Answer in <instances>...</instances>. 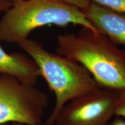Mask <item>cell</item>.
<instances>
[{
	"instance_id": "30bf717a",
	"label": "cell",
	"mask_w": 125,
	"mask_h": 125,
	"mask_svg": "<svg viewBox=\"0 0 125 125\" xmlns=\"http://www.w3.org/2000/svg\"><path fill=\"white\" fill-rule=\"evenodd\" d=\"M54 1L71 5L81 9V10H83L86 8L90 2L89 0H54Z\"/></svg>"
},
{
	"instance_id": "277c9868",
	"label": "cell",
	"mask_w": 125,
	"mask_h": 125,
	"mask_svg": "<svg viewBox=\"0 0 125 125\" xmlns=\"http://www.w3.org/2000/svg\"><path fill=\"white\" fill-rule=\"evenodd\" d=\"M48 104L49 97L44 92L13 76L0 74V125H41Z\"/></svg>"
},
{
	"instance_id": "ba28073f",
	"label": "cell",
	"mask_w": 125,
	"mask_h": 125,
	"mask_svg": "<svg viewBox=\"0 0 125 125\" xmlns=\"http://www.w3.org/2000/svg\"><path fill=\"white\" fill-rule=\"evenodd\" d=\"M115 11L125 13V0H89Z\"/></svg>"
},
{
	"instance_id": "5b68a950",
	"label": "cell",
	"mask_w": 125,
	"mask_h": 125,
	"mask_svg": "<svg viewBox=\"0 0 125 125\" xmlns=\"http://www.w3.org/2000/svg\"><path fill=\"white\" fill-rule=\"evenodd\" d=\"M118 90L98 87L67 102L53 125H107L115 115Z\"/></svg>"
},
{
	"instance_id": "8992f818",
	"label": "cell",
	"mask_w": 125,
	"mask_h": 125,
	"mask_svg": "<svg viewBox=\"0 0 125 125\" xmlns=\"http://www.w3.org/2000/svg\"><path fill=\"white\" fill-rule=\"evenodd\" d=\"M82 11L97 31L116 45H125V13L92 2Z\"/></svg>"
},
{
	"instance_id": "7a4b0ae2",
	"label": "cell",
	"mask_w": 125,
	"mask_h": 125,
	"mask_svg": "<svg viewBox=\"0 0 125 125\" xmlns=\"http://www.w3.org/2000/svg\"><path fill=\"white\" fill-rule=\"evenodd\" d=\"M35 61L41 76L55 94V105L43 125H53L56 117L67 102L98 87L93 76L82 64L47 51L34 40L26 39L17 43Z\"/></svg>"
},
{
	"instance_id": "9c48e42d",
	"label": "cell",
	"mask_w": 125,
	"mask_h": 125,
	"mask_svg": "<svg viewBox=\"0 0 125 125\" xmlns=\"http://www.w3.org/2000/svg\"><path fill=\"white\" fill-rule=\"evenodd\" d=\"M115 115L125 117V90L120 92L115 107Z\"/></svg>"
},
{
	"instance_id": "7c38bea8",
	"label": "cell",
	"mask_w": 125,
	"mask_h": 125,
	"mask_svg": "<svg viewBox=\"0 0 125 125\" xmlns=\"http://www.w3.org/2000/svg\"><path fill=\"white\" fill-rule=\"evenodd\" d=\"M107 125H125V121L120 116H117L113 121L109 122Z\"/></svg>"
},
{
	"instance_id": "8fae6325",
	"label": "cell",
	"mask_w": 125,
	"mask_h": 125,
	"mask_svg": "<svg viewBox=\"0 0 125 125\" xmlns=\"http://www.w3.org/2000/svg\"><path fill=\"white\" fill-rule=\"evenodd\" d=\"M16 0H0V12H7Z\"/></svg>"
},
{
	"instance_id": "52a82bcc",
	"label": "cell",
	"mask_w": 125,
	"mask_h": 125,
	"mask_svg": "<svg viewBox=\"0 0 125 125\" xmlns=\"http://www.w3.org/2000/svg\"><path fill=\"white\" fill-rule=\"evenodd\" d=\"M0 74L13 76L23 83L35 86L41 71L30 56L19 52L8 54L0 45Z\"/></svg>"
},
{
	"instance_id": "6da1fadb",
	"label": "cell",
	"mask_w": 125,
	"mask_h": 125,
	"mask_svg": "<svg viewBox=\"0 0 125 125\" xmlns=\"http://www.w3.org/2000/svg\"><path fill=\"white\" fill-rule=\"evenodd\" d=\"M57 42V54L82 64L98 87L125 90V51L104 34L82 27L77 35H58Z\"/></svg>"
},
{
	"instance_id": "4fadbf2b",
	"label": "cell",
	"mask_w": 125,
	"mask_h": 125,
	"mask_svg": "<svg viewBox=\"0 0 125 125\" xmlns=\"http://www.w3.org/2000/svg\"><path fill=\"white\" fill-rule=\"evenodd\" d=\"M10 125H26L23 124V123H17V122H11V123H10Z\"/></svg>"
},
{
	"instance_id": "3957f363",
	"label": "cell",
	"mask_w": 125,
	"mask_h": 125,
	"mask_svg": "<svg viewBox=\"0 0 125 125\" xmlns=\"http://www.w3.org/2000/svg\"><path fill=\"white\" fill-rule=\"evenodd\" d=\"M69 24L97 31L82 10L74 6L54 0H16L0 20V41L18 43L37 28Z\"/></svg>"
},
{
	"instance_id": "5bb4252c",
	"label": "cell",
	"mask_w": 125,
	"mask_h": 125,
	"mask_svg": "<svg viewBox=\"0 0 125 125\" xmlns=\"http://www.w3.org/2000/svg\"></svg>"
}]
</instances>
